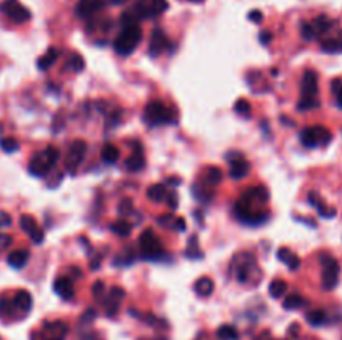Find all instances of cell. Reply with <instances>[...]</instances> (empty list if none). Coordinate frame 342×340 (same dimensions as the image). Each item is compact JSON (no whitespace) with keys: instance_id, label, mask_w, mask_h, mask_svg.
Masks as SVG:
<instances>
[{"instance_id":"6da1fadb","label":"cell","mask_w":342,"mask_h":340,"mask_svg":"<svg viewBox=\"0 0 342 340\" xmlns=\"http://www.w3.org/2000/svg\"><path fill=\"white\" fill-rule=\"evenodd\" d=\"M142 42V29L141 25H129V27H122V32L119 37L113 40V50L119 55H131L137 45Z\"/></svg>"},{"instance_id":"7a4b0ae2","label":"cell","mask_w":342,"mask_h":340,"mask_svg":"<svg viewBox=\"0 0 342 340\" xmlns=\"http://www.w3.org/2000/svg\"><path fill=\"white\" fill-rule=\"evenodd\" d=\"M60 159V150L57 147H47L30 160L29 172L35 177H44L50 169H54Z\"/></svg>"},{"instance_id":"3957f363","label":"cell","mask_w":342,"mask_h":340,"mask_svg":"<svg viewBox=\"0 0 342 340\" xmlns=\"http://www.w3.org/2000/svg\"><path fill=\"white\" fill-rule=\"evenodd\" d=\"M319 260H320V267H322V289L327 292L334 290L339 284V274H340L339 262L329 254H322L319 257Z\"/></svg>"},{"instance_id":"277c9868","label":"cell","mask_w":342,"mask_h":340,"mask_svg":"<svg viewBox=\"0 0 342 340\" xmlns=\"http://www.w3.org/2000/svg\"><path fill=\"white\" fill-rule=\"evenodd\" d=\"M144 120L152 125V127H157V125H165L174 122L172 117V110L169 107H165L160 100H154L147 103L146 112H144Z\"/></svg>"},{"instance_id":"5b68a950","label":"cell","mask_w":342,"mask_h":340,"mask_svg":"<svg viewBox=\"0 0 342 340\" xmlns=\"http://www.w3.org/2000/svg\"><path fill=\"white\" fill-rule=\"evenodd\" d=\"M330 140H332V134L325 127H319V125L307 127L300 132V142L309 149L317 147V145H327Z\"/></svg>"},{"instance_id":"8992f818","label":"cell","mask_w":342,"mask_h":340,"mask_svg":"<svg viewBox=\"0 0 342 340\" xmlns=\"http://www.w3.org/2000/svg\"><path fill=\"white\" fill-rule=\"evenodd\" d=\"M139 245H141L144 257L149 260H159V257L164 252L162 244H160L159 237L152 229H147L146 232H142L141 239H139Z\"/></svg>"},{"instance_id":"52a82bcc","label":"cell","mask_w":342,"mask_h":340,"mask_svg":"<svg viewBox=\"0 0 342 340\" xmlns=\"http://www.w3.org/2000/svg\"><path fill=\"white\" fill-rule=\"evenodd\" d=\"M0 12L7 15L15 24H24L27 22V20H30L29 9H25L19 0H4V2L0 4Z\"/></svg>"},{"instance_id":"ba28073f","label":"cell","mask_w":342,"mask_h":340,"mask_svg":"<svg viewBox=\"0 0 342 340\" xmlns=\"http://www.w3.org/2000/svg\"><path fill=\"white\" fill-rule=\"evenodd\" d=\"M85 152H87V144L84 140H74V142L70 144L69 152H67V157H65V167L70 174H74L77 167L82 164Z\"/></svg>"},{"instance_id":"9c48e42d","label":"cell","mask_w":342,"mask_h":340,"mask_svg":"<svg viewBox=\"0 0 342 340\" xmlns=\"http://www.w3.org/2000/svg\"><path fill=\"white\" fill-rule=\"evenodd\" d=\"M225 159L229 160V164H231V172H229V174H231L232 179H236V180L244 179V177L249 174V170H251L249 162L241 154H237V152H229Z\"/></svg>"},{"instance_id":"30bf717a","label":"cell","mask_w":342,"mask_h":340,"mask_svg":"<svg viewBox=\"0 0 342 340\" xmlns=\"http://www.w3.org/2000/svg\"><path fill=\"white\" fill-rule=\"evenodd\" d=\"M300 98H317L319 93V82H317V74L314 70H307L302 77L300 82Z\"/></svg>"},{"instance_id":"8fae6325","label":"cell","mask_w":342,"mask_h":340,"mask_svg":"<svg viewBox=\"0 0 342 340\" xmlns=\"http://www.w3.org/2000/svg\"><path fill=\"white\" fill-rule=\"evenodd\" d=\"M20 227H22L24 232L27 234L35 244H42L44 242L42 229L39 227L37 220H35L32 215H22V217H20Z\"/></svg>"},{"instance_id":"7c38bea8","label":"cell","mask_w":342,"mask_h":340,"mask_svg":"<svg viewBox=\"0 0 342 340\" xmlns=\"http://www.w3.org/2000/svg\"><path fill=\"white\" fill-rule=\"evenodd\" d=\"M124 297H126V292H124V289H121V287H112V289L108 290L105 303H103V307H105V313L108 317L116 315Z\"/></svg>"},{"instance_id":"4fadbf2b","label":"cell","mask_w":342,"mask_h":340,"mask_svg":"<svg viewBox=\"0 0 342 340\" xmlns=\"http://www.w3.org/2000/svg\"><path fill=\"white\" fill-rule=\"evenodd\" d=\"M67 333V327L64 322H47L44 330L40 333V340H64Z\"/></svg>"},{"instance_id":"5bb4252c","label":"cell","mask_w":342,"mask_h":340,"mask_svg":"<svg viewBox=\"0 0 342 340\" xmlns=\"http://www.w3.org/2000/svg\"><path fill=\"white\" fill-rule=\"evenodd\" d=\"M103 9V0H80L75 7V14L80 19H89Z\"/></svg>"},{"instance_id":"9a60e30c","label":"cell","mask_w":342,"mask_h":340,"mask_svg":"<svg viewBox=\"0 0 342 340\" xmlns=\"http://www.w3.org/2000/svg\"><path fill=\"white\" fill-rule=\"evenodd\" d=\"M54 290L62 299L70 300L72 297H74V284H72V279H69V277H59V279L54 282Z\"/></svg>"},{"instance_id":"2e32d148","label":"cell","mask_w":342,"mask_h":340,"mask_svg":"<svg viewBox=\"0 0 342 340\" xmlns=\"http://www.w3.org/2000/svg\"><path fill=\"white\" fill-rule=\"evenodd\" d=\"M167 47H169V40L165 37V34L162 30H154L152 39H150V45H149L150 55H159L160 52H164Z\"/></svg>"},{"instance_id":"e0dca14e","label":"cell","mask_w":342,"mask_h":340,"mask_svg":"<svg viewBox=\"0 0 342 340\" xmlns=\"http://www.w3.org/2000/svg\"><path fill=\"white\" fill-rule=\"evenodd\" d=\"M309 203L315 208V210H317V213L320 217H324V218L335 217V208H330V207L325 205L315 192H309Z\"/></svg>"},{"instance_id":"ac0fdd59","label":"cell","mask_w":342,"mask_h":340,"mask_svg":"<svg viewBox=\"0 0 342 340\" xmlns=\"http://www.w3.org/2000/svg\"><path fill=\"white\" fill-rule=\"evenodd\" d=\"M29 250L25 249H20V250H14V252H10L7 255V264L10 267H14V269H22V267H25V264L29 262Z\"/></svg>"},{"instance_id":"d6986e66","label":"cell","mask_w":342,"mask_h":340,"mask_svg":"<svg viewBox=\"0 0 342 340\" xmlns=\"http://www.w3.org/2000/svg\"><path fill=\"white\" fill-rule=\"evenodd\" d=\"M277 259L281 260L282 264H286L289 267V270H297L299 267H300V259H299V255H295L292 250H289V249H279V252H277Z\"/></svg>"},{"instance_id":"ffe728a7","label":"cell","mask_w":342,"mask_h":340,"mask_svg":"<svg viewBox=\"0 0 342 340\" xmlns=\"http://www.w3.org/2000/svg\"><path fill=\"white\" fill-rule=\"evenodd\" d=\"M144 165H146V159H144L142 149L137 147L136 152L127 159L126 169H127V172H141L144 169Z\"/></svg>"},{"instance_id":"44dd1931","label":"cell","mask_w":342,"mask_h":340,"mask_svg":"<svg viewBox=\"0 0 342 340\" xmlns=\"http://www.w3.org/2000/svg\"><path fill=\"white\" fill-rule=\"evenodd\" d=\"M14 307L27 313L32 308V295L27 290H19L14 297Z\"/></svg>"},{"instance_id":"7402d4cb","label":"cell","mask_w":342,"mask_h":340,"mask_svg":"<svg viewBox=\"0 0 342 340\" xmlns=\"http://www.w3.org/2000/svg\"><path fill=\"white\" fill-rule=\"evenodd\" d=\"M167 197H169V192L165 189L164 184L150 185L147 189V198L152 202H164V200H167Z\"/></svg>"},{"instance_id":"603a6c76","label":"cell","mask_w":342,"mask_h":340,"mask_svg":"<svg viewBox=\"0 0 342 340\" xmlns=\"http://www.w3.org/2000/svg\"><path fill=\"white\" fill-rule=\"evenodd\" d=\"M194 290L199 297H209L212 292H214V282H212V279H209V277H202V279L195 282Z\"/></svg>"},{"instance_id":"cb8c5ba5","label":"cell","mask_w":342,"mask_h":340,"mask_svg":"<svg viewBox=\"0 0 342 340\" xmlns=\"http://www.w3.org/2000/svg\"><path fill=\"white\" fill-rule=\"evenodd\" d=\"M57 59H59V50L52 47V49H49L47 52H45V55H42L37 60L39 70H47V69H50V67L57 62Z\"/></svg>"},{"instance_id":"d4e9b609","label":"cell","mask_w":342,"mask_h":340,"mask_svg":"<svg viewBox=\"0 0 342 340\" xmlns=\"http://www.w3.org/2000/svg\"><path fill=\"white\" fill-rule=\"evenodd\" d=\"M100 157L105 164H116V162L119 160V157H121V150H119L116 145L105 144L100 150Z\"/></svg>"},{"instance_id":"484cf974","label":"cell","mask_w":342,"mask_h":340,"mask_svg":"<svg viewBox=\"0 0 342 340\" xmlns=\"http://www.w3.org/2000/svg\"><path fill=\"white\" fill-rule=\"evenodd\" d=\"M320 47H322V50L327 52V54H337V52H342V30L335 39L324 40L322 44H320Z\"/></svg>"},{"instance_id":"4316f807","label":"cell","mask_w":342,"mask_h":340,"mask_svg":"<svg viewBox=\"0 0 342 340\" xmlns=\"http://www.w3.org/2000/svg\"><path fill=\"white\" fill-rule=\"evenodd\" d=\"M287 292V284L281 279H276L271 282V285H269V294L274 299H281V297Z\"/></svg>"},{"instance_id":"83f0119b","label":"cell","mask_w":342,"mask_h":340,"mask_svg":"<svg viewBox=\"0 0 342 340\" xmlns=\"http://www.w3.org/2000/svg\"><path fill=\"white\" fill-rule=\"evenodd\" d=\"M305 318H307V322L310 323V325L314 327H319V325H324L325 320H327V315H325L324 310H310L307 312V315H305Z\"/></svg>"},{"instance_id":"f1b7e54d","label":"cell","mask_w":342,"mask_h":340,"mask_svg":"<svg viewBox=\"0 0 342 340\" xmlns=\"http://www.w3.org/2000/svg\"><path fill=\"white\" fill-rule=\"evenodd\" d=\"M312 27L315 30V35H317V34L319 35L320 34H325L330 27H332V20H329L327 17H325V15H319V17L312 22Z\"/></svg>"},{"instance_id":"f546056e","label":"cell","mask_w":342,"mask_h":340,"mask_svg":"<svg viewBox=\"0 0 342 340\" xmlns=\"http://www.w3.org/2000/svg\"><path fill=\"white\" fill-rule=\"evenodd\" d=\"M282 305H284L286 310H297V308L305 305V300H304V297H300L299 294H292V295H289L286 300H284Z\"/></svg>"},{"instance_id":"4dcf8cb0","label":"cell","mask_w":342,"mask_h":340,"mask_svg":"<svg viewBox=\"0 0 342 340\" xmlns=\"http://www.w3.org/2000/svg\"><path fill=\"white\" fill-rule=\"evenodd\" d=\"M110 230L113 234H117L119 237H129L132 232V225L126 220H119V222H113L110 225Z\"/></svg>"},{"instance_id":"1f68e13d","label":"cell","mask_w":342,"mask_h":340,"mask_svg":"<svg viewBox=\"0 0 342 340\" xmlns=\"http://www.w3.org/2000/svg\"><path fill=\"white\" fill-rule=\"evenodd\" d=\"M222 180V170L217 167H210L205 172V184L207 185H219Z\"/></svg>"},{"instance_id":"d6a6232c","label":"cell","mask_w":342,"mask_h":340,"mask_svg":"<svg viewBox=\"0 0 342 340\" xmlns=\"http://www.w3.org/2000/svg\"><path fill=\"white\" fill-rule=\"evenodd\" d=\"M217 337L220 340H236L239 335H237V330L232 325H222L217 330Z\"/></svg>"},{"instance_id":"836d02e7","label":"cell","mask_w":342,"mask_h":340,"mask_svg":"<svg viewBox=\"0 0 342 340\" xmlns=\"http://www.w3.org/2000/svg\"><path fill=\"white\" fill-rule=\"evenodd\" d=\"M0 149H2L4 152H7V154H14V152L19 150V142L12 137L2 139L0 140Z\"/></svg>"},{"instance_id":"e575fe53","label":"cell","mask_w":342,"mask_h":340,"mask_svg":"<svg viewBox=\"0 0 342 340\" xmlns=\"http://www.w3.org/2000/svg\"><path fill=\"white\" fill-rule=\"evenodd\" d=\"M84 57L79 55V54H72L70 60H69V69L74 70V72H82L84 70Z\"/></svg>"},{"instance_id":"d590c367","label":"cell","mask_w":342,"mask_h":340,"mask_svg":"<svg viewBox=\"0 0 342 340\" xmlns=\"http://www.w3.org/2000/svg\"><path fill=\"white\" fill-rule=\"evenodd\" d=\"M234 110L239 115H244V117H249L251 115V103L247 100H237L234 105Z\"/></svg>"},{"instance_id":"8d00e7d4","label":"cell","mask_w":342,"mask_h":340,"mask_svg":"<svg viewBox=\"0 0 342 340\" xmlns=\"http://www.w3.org/2000/svg\"><path fill=\"white\" fill-rule=\"evenodd\" d=\"M300 34H302V37L305 40H312L315 37V30L312 27V24H307V22H304L302 24V27H300Z\"/></svg>"},{"instance_id":"74e56055","label":"cell","mask_w":342,"mask_h":340,"mask_svg":"<svg viewBox=\"0 0 342 340\" xmlns=\"http://www.w3.org/2000/svg\"><path fill=\"white\" fill-rule=\"evenodd\" d=\"M132 208H134V203H132V200H129V198H124L121 202V205H119V210H121L122 215H129V213L132 212Z\"/></svg>"},{"instance_id":"f35d334b","label":"cell","mask_w":342,"mask_h":340,"mask_svg":"<svg viewBox=\"0 0 342 340\" xmlns=\"http://www.w3.org/2000/svg\"><path fill=\"white\" fill-rule=\"evenodd\" d=\"M103 292H105V285H103L102 280H97L95 284L92 285V294H94L95 299H100Z\"/></svg>"},{"instance_id":"ab89813d","label":"cell","mask_w":342,"mask_h":340,"mask_svg":"<svg viewBox=\"0 0 342 340\" xmlns=\"http://www.w3.org/2000/svg\"><path fill=\"white\" fill-rule=\"evenodd\" d=\"M330 90H332L335 98L342 95V78H334L332 83H330Z\"/></svg>"},{"instance_id":"60d3db41","label":"cell","mask_w":342,"mask_h":340,"mask_svg":"<svg viewBox=\"0 0 342 340\" xmlns=\"http://www.w3.org/2000/svg\"><path fill=\"white\" fill-rule=\"evenodd\" d=\"M152 5H154V9H155V12H157V14H162V12H165V10L169 9L167 0H152Z\"/></svg>"},{"instance_id":"b9f144b4","label":"cell","mask_w":342,"mask_h":340,"mask_svg":"<svg viewBox=\"0 0 342 340\" xmlns=\"http://www.w3.org/2000/svg\"><path fill=\"white\" fill-rule=\"evenodd\" d=\"M10 225H12V217H10L7 212H0V229H5Z\"/></svg>"},{"instance_id":"7bdbcfd3","label":"cell","mask_w":342,"mask_h":340,"mask_svg":"<svg viewBox=\"0 0 342 340\" xmlns=\"http://www.w3.org/2000/svg\"><path fill=\"white\" fill-rule=\"evenodd\" d=\"M12 245V237L10 235H5V234H0V250L7 249Z\"/></svg>"},{"instance_id":"ee69618b","label":"cell","mask_w":342,"mask_h":340,"mask_svg":"<svg viewBox=\"0 0 342 340\" xmlns=\"http://www.w3.org/2000/svg\"><path fill=\"white\" fill-rule=\"evenodd\" d=\"M249 19H251L252 22L259 24V22L262 20V12H259V10H252V12L249 14Z\"/></svg>"},{"instance_id":"f6af8a7d","label":"cell","mask_w":342,"mask_h":340,"mask_svg":"<svg viewBox=\"0 0 342 340\" xmlns=\"http://www.w3.org/2000/svg\"><path fill=\"white\" fill-rule=\"evenodd\" d=\"M167 203H169V207L172 208V210H175V207H177V195H175V193H169Z\"/></svg>"},{"instance_id":"bcb514c9","label":"cell","mask_w":342,"mask_h":340,"mask_svg":"<svg viewBox=\"0 0 342 340\" xmlns=\"http://www.w3.org/2000/svg\"><path fill=\"white\" fill-rule=\"evenodd\" d=\"M175 230H180V232H182V230H185V222H184V218H175V223L172 225Z\"/></svg>"},{"instance_id":"7dc6e473","label":"cell","mask_w":342,"mask_h":340,"mask_svg":"<svg viewBox=\"0 0 342 340\" xmlns=\"http://www.w3.org/2000/svg\"><path fill=\"white\" fill-rule=\"evenodd\" d=\"M271 40H272L271 32H262V34H261V42H262V44H269Z\"/></svg>"},{"instance_id":"c3c4849f","label":"cell","mask_w":342,"mask_h":340,"mask_svg":"<svg viewBox=\"0 0 342 340\" xmlns=\"http://www.w3.org/2000/svg\"><path fill=\"white\" fill-rule=\"evenodd\" d=\"M108 2H110V4H113V5H119V4H124V2H127V0H108Z\"/></svg>"},{"instance_id":"681fc988","label":"cell","mask_w":342,"mask_h":340,"mask_svg":"<svg viewBox=\"0 0 342 340\" xmlns=\"http://www.w3.org/2000/svg\"><path fill=\"white\" fill-rule=\"evenodd\" d=\"M335 102H337V107H339L340 110H342V95H340V97H337V98H335Z\"/></svg>"},{"instance_id":"f907efd6","label":"cell","mask_w":342,"mask_h":340,"mask_svg":"<svg viewBox=\"0 0 342 340\" xmlns=\"http://www.w3.org/2000/svg\"><path fill=\"white\" fill-rule=\"evenodd\" d=\"M190 2H202V0H190Z\"/></svg>"}]
</instances>
